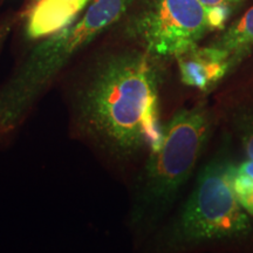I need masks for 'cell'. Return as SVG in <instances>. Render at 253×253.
<instances>
[{
	"mask_svg": "<svg viewBox=\"0 0 253 253\" xmlns=\"http://www.w3.org/2000/svg\"><path fill=\"white\" fill-rule=\"evenodd\" d=\"M145 50L110 55L94 69L78 99L82 128L110 153L130 156L156 150L160 125L161 72Z\"/></svg>",
	"mask_w": 253,
	"mask_h": 253,
	"instance_id": "obj_1",
	"label": "cell"
},
{
	"mask_svg": "<svg viewBox=\"0 0 253 253\" xmlns=\"http://www.w3.org/2000/svg\"><path fill=\"white\" fill-rule=\"evenodd\" d=\"M132 0H91L82 17L34 47L0 96V126H15L73 56L121 19Z\"/></svg>",
	"mask_w": 253,
	"mask_h": 253,
	"instance_id": "obj_2",
	"label": "cell"
},
{
	"mask_svg": "<svg viewBox=\"0 0 253 253\" xmlns=\"http://www.w3.org/2000/svg\"><path fill=\"white\" fill-rule=\"evenodd\" d=\"M235 167L220 155L199 173L178 223L185 242L236 238L250 232L251 223L233 189Z\"/></svg>",
	"mask_w": 253,
	"mask_h": 253,
	"instance_id": "obj_3",
	"label": "cell"
},
{
	"mask_svg": "<svg viewBox=\"0 0 253 253\" xmlns=\"http://www.w3.org/2000/svg\"><path fill=\"white\" fill-rule=\"evenodd\" d=\"M210 132V116L203 106L178 110L163 128L162 141L151 151L143 172L148 204L167 205L188 181Z\"/></svg>",
	"mask_w": 253,
	"mask_h": 253,
	"instance_id": "obj_4",
	"label": "cell"
},
{
	"mask_svg": "<svg viewBox=\"0 0 253 253\" xmlns=\"http://www.w3.org/2000/svg\"><path fill=\"white\" fill-rule=\"evenodd\" d=\"M225 15L198 0H145L129 21L128 32L155 58H176L219 27Z\"/></svg>",
	"mask_w": 253,
	"mask_h": 253,
	"instance_id": "obj_5",
	"label": "cell"
},
{
	"mask_svg": "<svg viewBox=\"0 0 253 253\" xmlns=\"http://www.w3.org/2000/svg\"><path fill=\"white\" fill-rule=\"evenodd\" d=\"M175 59L183 84L202 91L214 87L233 67L229 55L212 43L204 47L196 45Z\"/></svg>",
	"mask_w": 253,
	"mask_h": 253,
	"instance_id": "obj_6",
	"label": "cell"
},
{
	"mask_svg": "<svg viewBox=\"0 0 253 253\" xmlns=\"http://www.w3.org/2000/svg\"><path fill=\"white\" fill-rule=\"evenodd\" d=\"M91 0H32L26 13V34L45 39L77 20Z\"/></svg>",
	"mask_w": 253,
	"mask_h": 253,
	"instance_id": "obj_7",
	"label": "cell"
},
{
	"mask_svg": "<svg viewBox=\"0 0 253 253\" xmlns=\"http://www.w3.org/2000/svg\"><path fill=\"white\" fill-rule=\"evenodd\" d=\"M212 45L229 55L232 66L244 58L253 46V6L227 27Z\"/></svg>",
	"mask_w": 253,
	"mask_h": 253,
	"instance_id": "obj_8",
	"label": "cell"
},
{
	"mask_svg": "<svg viewBox=\"0 0 253 253\" xmlns=\"http://www.w3.org/2000/svg\"><path fill=\"white\" fill-rule=\"evenodd\" d=\"M233 189L243 209L253 216V161L248 158L235 167Z\"/></svg>",
	"mask_w": 253,
	"mask_h": 253,
	"instance_id": "obj_9",
	"label": "cell"
},
{
	"mask_svg": "<svg viewBox=\"0 0 253 253\" xmlns=\"http://www.w3.org/2000/svg\"><path fill=\"white\" fill-rule=\"evenodd\" d=\"M240 137L249 160L253 161V116H245L240 122Z\"/></svg>",
	"mask_w": 253,
	"mask_h": 253,
	"instance_id": "obj_10",
	"label": "cell"
},
{
	"mask_svg": "<svg viewBox=\"0 0 253 253\" xmlns=\"http://www.w3.org/2000/svg\"><path fill=\"white\" fill-rule=\"evenodd\" d=\"M204 7L212 12H220V13L227 14L229 8L237 6L244 0H198Z\"/></svg>",
	"mask_w": 253,
	"mask_h": 253,
	"instance_id": "obj_11",
	"label": "cell"
},
{
	"mask_svg": "<svg viewBox=\"0 0 253 253\" xmlns=\"http://www.w3.org/2000/svg\"><path fill=\"white\" fill-rule=\"evenodd\" d=\"M9 30H11V24L9 23H4L0 25V49H1L2 43H4L6 37L9 33Z\"/></svg>",
	"mask_w": 253,
	"mask_h": 253,
	"instance_id": "obj_12",
	"label": "cell"
}]
</instances>
